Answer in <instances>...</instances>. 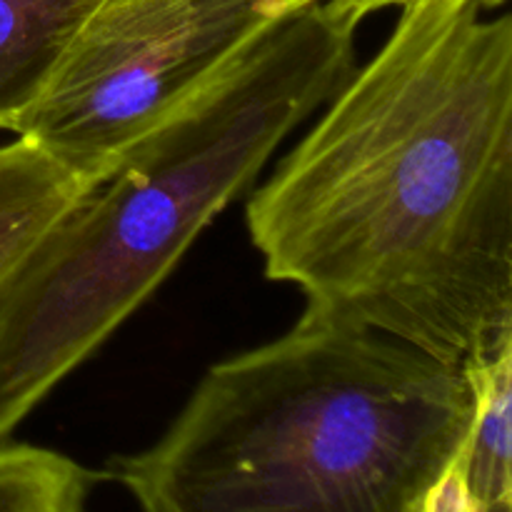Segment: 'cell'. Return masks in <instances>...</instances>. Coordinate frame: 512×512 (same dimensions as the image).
I'll use <instances>...</instances> for the list:
<instances>
[{"instance_id":"obj_1","label":"cell","mask_w":512,"mask_h":512,"mask_svg":"<svg viewBox=\"0 0 512 512\" xmlns=\"http://www.w3.org/2000/svg\"><path fill=\"white\" fill-rule=\"evenodd\" d=\"M400 10L245 215L308 313L460 365L512 335V20Z\"/></svg>"},{"instance_id":"obj_2","label":"cell","mask_w":512,"mask_h":512,"mask_svg":"<svg viewBox=\"0 0 512 512\" xmlns=\"http://www.w3.org/2000/svg\"><path fill=\"white\" fill-rule=\"evenodd\" d=\"M460 365L305 310L220 360L163 438L110 465L140 512H460Z\"/></svg>"},{"instance_id":"obj_3","label":"cell","mask_w":512,"mask_h":512,"mask_svg":"<svg viewBox=\"0 0 512 512\" xmlns=\"http://www.w3.org/2000/svg\"><path fill=\"white\" fill-rule=\"evenodd\" d=\"M325 0L288 10L125 150L0 290V443L160 288L278 145L355 70Z\"/></svg>"},{"instance_id":"obj_4","label":"cell","mask_w":512,"mask_h":512,"mask_svg":"<svg viewBox=\"0 0 512 512\" xmlns=\"http://www.w3.org/2000/svg\"><path fill=\"white\" fill-rule=\"evenodd\" d=\"M303 0H105L15 135L90 188Z\"/></svg>"},{"instance_id":"obj_5","label":"cell","mask_w":512,"mask_h":512,"mask_svg":"<svg viewBox=\"0 0 512 512\" xmlns=\"http://www.w3.org/2000/svg\"><path fill=\"white\" fill-rule=\"evenodd\" d=\"M105 0H0V130H18Z\"/></svg>"},{"instance_id":"obj_6","label":"cell","mask_w":512,"mask_h":512,"mask_svg":"<svg viewBox=\"0 0 512 512\" xmlns=\"http://www.w3.org/2000/svg\"><path fill=\"white\" fill-rule=\"evenodd\" d=\"M88 190L25 138L0 145V290Z\"/></svg>"},{"instance_id":"obj_7","label":"cell","mask_w":512,"mask_h":512,"mask_svg":"<svg viewBox=\"0 0 512 512\" xmlns=\"http://www.w3.org/2000/svg\"><path fill=\"white\" fill-rule=\"evenodd\" d=\"M95 475L55 450L0 443V512H85Z\"/></svg>"},{"instance_id":"obj_8","label":"cell","mask_w":512,"mask_h":512,"mask_svg":"<svg viewBox=\"0 0 512 512\" xmlns=\"http://www.w3.org/2000/svg\"><path fill=\"white\" fill-rule=\"evenodd\" d=\"M325 3H328L330 10L338 13L340 18L360 25V20H363L365 15L378 13V10H385V8H393V5L395 8H405V5L418 3V0H325ZM503 3L505 0H480L483 8H498V5Z\"/></svg>"},{"instance_id":"obj_9","label":"cell","mask_w":512,"mask_h":512,"mask_svg":"<svg viewBox=\"0 0 512 512\" xmlns=\"http://www.w3.org/2000/svg\"><path fill=\"white\" fill-rule=\"evenodd\" d=\"M310 3H318V0H303V5H310Z\"/></svg>"}]
</instances>
